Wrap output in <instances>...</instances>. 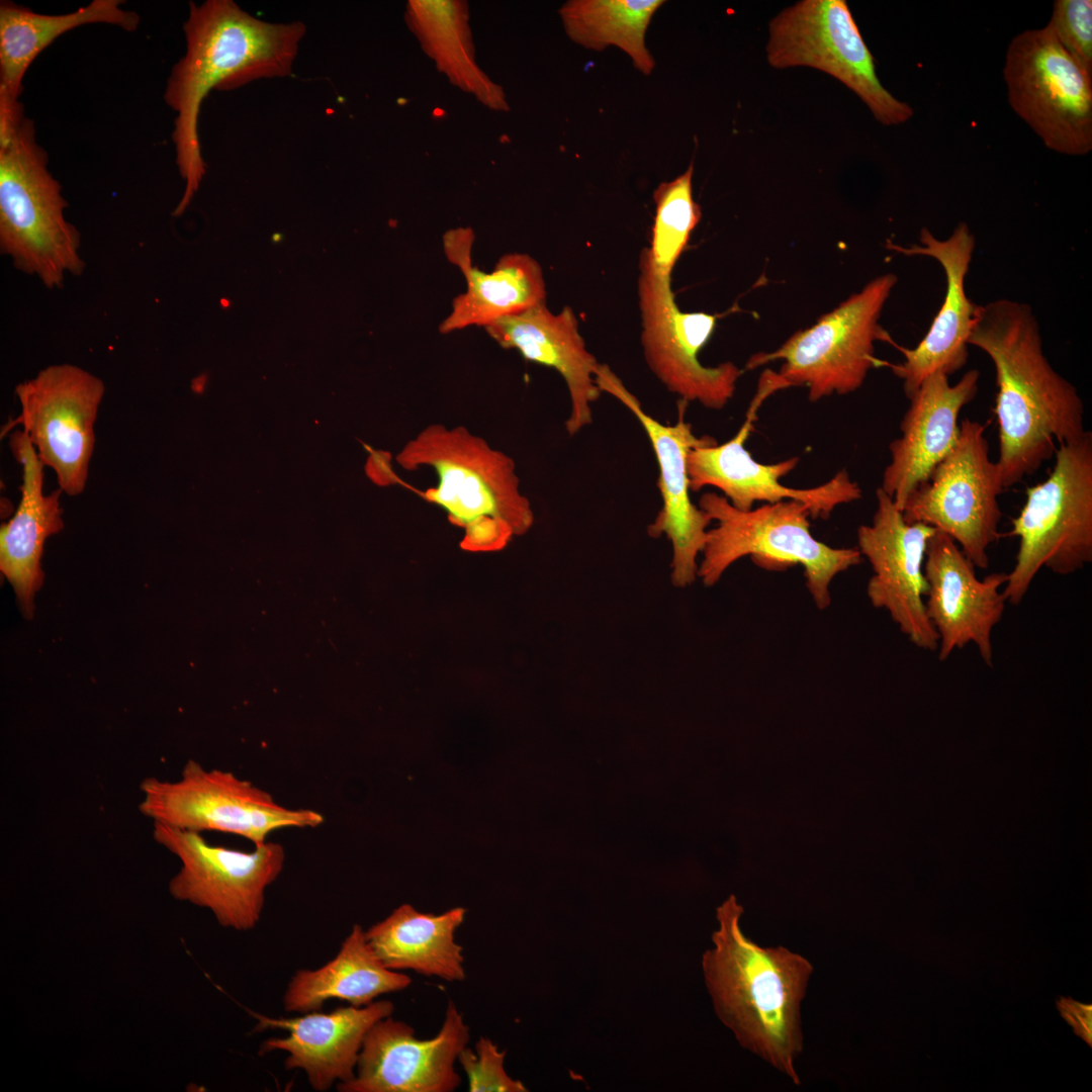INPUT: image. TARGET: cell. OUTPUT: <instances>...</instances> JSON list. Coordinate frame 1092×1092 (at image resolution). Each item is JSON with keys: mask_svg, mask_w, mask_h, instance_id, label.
<instances>
[{"mask_svg": "<svg viewBox=\"0 0 1092 1092\" xmlns=\"http://www.w3.org/2000/svg\"><path fill=\"white\" fill-rule=\"evenodd\" d=\"M969 345L985 352L995 367L996 464L1007 488L1035 472L1058 445L1086 432L1084 404L1045 357L1027 303L1001 298L978 305Z\"/></svg>", "mask_w": 1092, "mask_h": 1092, "instance_id": "6da1fadb", "label": "cell"}, {"mask_svg": "<svg viewBox=\"0 0 1092 1092\" xmlns=\"http://www.w3.org/2000/svg\"><path fill=\"white\" fill-rule=\"evenodd\" d=\"M186 53L174 65L164 99L176 112L172 140L185 190L173 215H181L205 174L198 135L203 99L212 89L232 90L262 78L290 75L305 33L300 21L270 23L233 0L189 3L183 24Z\"/></svg>", "mask_w": 1092, "mask_h": 1092, "instance_id": "7a4b0ae2", "label": "cell"}, {"mask_svg": "<svg viewBox=\"0 0 1092 1092\" xmlns=\"http://www.w3.org/2000/svg\"><path fill=\"white\" fill-rule=\"evenodd\" d=\"M743 907L730 895L716 911L713 948L704 952L706 986L720 1020L742 1048L800 1085L801 1002L812 964L785 946L763 947L741 930Z\"/></svg>", "mask_w": 1092, "mask_h": 1092, "instance_id": "3957f363", "label": "cell"}, {"mask_svg": "<svg viewBox=\"0 0 1092 1092\" xmlns=\"http://www.w3.org/2000/svg\"><path fill=\"white\" fill-rule=\"evenodd\" d=\"M396 461L405 470L435 472L436 486L411 489L443 509L450 523L463 530L460 547L465 551L503 550L534 523L514 459L463 426L425 427L403 446Z\"/></svg>", "mask_w": 1092, "mask_h": 1092, "instance_id": "277c9868", "label": "cell"}, {"mask_svg": "<svg viewBox=\"0 0 1092 1092\" xmlns=\"http://www.w3.org/2000/svg\"><path fill=\"white\" fill-rule=\"evenodd\" d=\"M33 121L22 112L0 127V250L16 269L49 288L80 275L78 230L66 220L62 186L48 169Z\"/></svg>", "mask_w": 1092, "mask_h": 1092, "instance_id": "5b68a950", "label": "cell"}, {"mask_svg": "<svg viewBox=\"0 0 1092 1092\" xmlns=\"http://www.w3.org/2000/svg\"><path fill=\"white\" fill-rule=\"evenodd\" d=\"M699 508L716 521L708 530L698 565L697 576L706 586L716 584L728 567L747 555L768 569L801 565L813 602L824 610L831 603L834 577L862 562L857 548H833L817 540L810 531L809 510L800 502L788 499L742 511L724 495L706 492Z\"/></svg>", "mask_w": 1092, "mask_h": 1092, "instance_id": "8992f818", "label": "cell"}, {"mask_svg": "<svg viewBox=\"0 0 1092 1092\" xmlns=\"http://www.w3.org/2000/svg\"><path fill=\"white\" fill-rule=\"evenodd\" d=\"M1048 478L1026 489V500L1008 535L1019 538L1003 586L1018 605L1045 567L1069 575L1092 561V434L1058 445Z\"/></svg>", "mask_w": 1092, "mask_h": 1092, "instance_id": "52a82bcc", "label": "cell"}, {"mask_svg": "<svg viewBox=\"0 0 1092 1092\" xmlns=\"http://www.w3.org/2000/svg\"><path fill=\"white\" fill-rule=\"evenodd\" d=\"M896 282L892 273L873 279L776 351L753 355L746 368L783 360L780 372L775 373L781 389L806 386L811 401L856 390L879 364L875 343L893 342L879 318Z\"/></svg>", "mask_w": 1092, "mask_h": 1092, "instance_id": "ba28073f", "label": "cell"}, {"mask_svg": "<svg viewBox=\"0 0 1092 1092\" xmlns=\"http://www.w3.org/2000/svg\"><path fill=\"white\" fill-rule=\"evenodd\" d=\"M140 812L175 828L202 832L219 831L242 836L255 846L268 835L287 827H317L321 813L310 809H290L275 801L265 790L234 772L205 768L188 760L175 781L149 777L140 786Z\"/></svg>", "mask_w": 1092, "mask_h": 1092, "instance_id": "9c48e42d", "label": "cell"}, {"mask_svg": "<svg viewBox=\"0 0 1092 1092\" xmlns=\"http://www.w3.org/2000/svg\"><path fill=\"white\" fill-rule=\"evenodd\" d=\"M765 51L776 69L809 67L837 79L883 125L902 124L914 114L880 82L844 0H802L785 8L769 21Z\"/></svg>", "mask_w": 1092, "mask_h": 1092, "instance_id": "30bf717a", "label": "cell"}, {"mask_svg": "<svg viewBox=\"0 0 1092 1092\" xmlns=\"http://www.w3.org/2000/svg\"><path fill=\"white\" fill-rule=\"evenodd\" d=\"M1008 103L1043 145L1059 154L1092 151V76L1048 25L1009 42L1003 67Z\"/></svg>", "mask_w": 1092, "mask_h": 1092, "instance_id": "8fae6325", "label": "cell"}, {"mask_svg": "<svg viewBox=\"0 0 1092 1092\" xmlns=\"http://www.w3.org/2000/svg\"><path fill=\"white\" fill-rule=\"evenodd\" d=\"M987 424L960 423L952 450L907 497V523H923L954 540L975 567L989 565L988 548L1000 537L998 497L1004 489L998 466L989 457Z\"/></svg>", "mask_w": 1092, "mask_h": 1092, "instance_id": "7c38bea8", "label": "cell"}, {"mask_svg": "<svg viewBox=\"0 0 1092 1092\" xmlns=\"http://www.w3.org/2000/svg\"><path fill=\"white\" fill-rule=\"evenodd\" d=\"M153 826L155 841L181 864L168 886L174 899L208 909L222 927L247 931L257 925L266 890L284 867L280 843L267 840L246 852L211 845L199 832Z\"/></svg>", "mask_w": 1092, "mask_h": 1092, "instance_id": "4fadbf2b", "label": "cell"}, {"mask_svg": "<svg viewBox=\"0 0 1092 1092\" xmlns=\"http://www.w3.org/2000/svg\"><path fill=\"white\" fill-rule=\"evenodd\" d=\"M639 270L641 343L647 365L682 401L722 408L733 396L742 371L732 362L707 367L698 358L715 330L717 316L681 311L671 276L655 269L646 249L641 252Z\"/></svg>", "mask_w": 1092, "mask_h": 1092, "instance_id": "5bb4252c", "label": "cell"}, {"mask_svg": "<svg viewBox=\"0 0 1092 1092\" xmlns=\"http://www.w3.org/2000/svg\"><path fill=\"white\" fill-rule=\"evenodd\" d=\"M104 391L99 377L68 363L48 366L15 387L20 413L11 427H22L40 462L55 471L59 488L68 495H79L86 487Z\"/></svg>", "mask_w": 1092, "mask_h": 1092, "instance_id": "9a60e30c", "label": "cell"}, {"mask_svg": "<svg viewBox=\"0 0 1092 1092\" xmlns=\"http://www.w3.org/2000/svg\"><path fill=\"white\" fill-rule=\"evenodd\" d=\"M596 383L622 402L638 420L653 448L658 468L662 507L647 532L657 538L664 534L672 545L671 581L677 587L692 584L698 572L697 558L707 540L712 520L690 496L688 455L696 447L715 444L710 436L698 437L685 421L687 402L678 404L674 425H664L646 414L639 400L606 364L599 365Z\"/></svg>", "mask_w": 1092, "mask_h": 1092, "instance_id": "2e32d148", "label": "cell"}, {"mask_svg": "<svg viewBox=\"0 0 1092 1092\" xmlns=\"http://www.w3.org/2000/svg\"><path fill=\"white\" fill-rule=\"evenodd\" d=\"M877 509L870 525L857 529V549L872 565L867 595L877 609L886 610L900 631L918 648L938 649V635L925 608L928 584L923 563L935 528L907 523L894 500L879 487Z\"/></svg>", "mask_w": 1092, "mask_h": 1092, "instance_id": "e0dca14e", "label": "cell"}, {"mask_svg": "<svg viewBox=\"0 0 1092 1092\" xmlns=\"http://www.w3.org/2000/svg\"><path fill=\"white\" fill-rule=\"evenodd\" d=\"M469 1041V1027L452 1000L442 1026L432 1038L420 1039L407 1023L390 1016L368 1030L355 1076L337 1084L341 1092H452L461 1078L455 1069Z\"/></svg>", "mask_w": 1092, "mask_h": 1092, "instance_id": "ac0fdd59", "label": "cell"}, {"mask_svg": "<svg viewBox=\"0 0 1092 1092\" xmlns=\"http://www.w3.org/2000/svg\"><path fill=\"white\" fill-rule=\"evenodd\" d=\"M765 399L756 393L746 420L737 434L723 444H709L692 449L688 455L690 488L699 491L715 486L738 510H751L755 502L774 504L787 499L800 502L813 519H827L833 510L861 497L857 482L846 470L838 471L829 481L812 488H794L780 479L798 464L793 457L775 464H762L750 455L744 444L756 419V412Z\"/></svg>", "mask_w": 1092, "mask_h": 1092, "instance_id": "d6986e66", "label": "cell"}, {"mask_svg": "<svg viewBox=\"0 0 1092 1092\" xmlns=\"http://www.w3.org/2000/svg\"><path fill=\"white\" fill-rule=\"evenodd\" d=\"M928 589L926 614L938 635V659L974 643L984 663L993 665L992 632L1001 621L1007 573L979 579L975 565L945 533L935 529L923 563Z\"/></svg>", "mask_w": 1092, "mask_h": 1092, "instance_id": "ffe728a7", "label": "cell"}, {"mask_svg": "<svg viewBox=\"0 0 1092 1092\" xmlns=\"http://www.w3.org/2000/svg\"><path fill=\"white\" fill-rule=\"evenodd\" d=\"M920 245L902 247L893 243L888 249L906 256H927L936 260L944 271L946 290L943 302L919 344L908 349L897 348L904 361L890 364L892 372L903 381L909 398L931 374L942 372L949 376L962 369L969 357V338L975 323L978 304L969 299L965 281L976 240L969 225L960 222L945 240L937 239L927 228L920 231Z\"/></svg>", "mask_w": 1092, "mask_h": 1092, "instance_id": "44dd1931", "label": "cell"}, {"mask_svg": "<svg viewBox=\"0 0 1092 1092\" xmlns=\"http://www.w3.org/2000/svg\"><path fill=\"white\" fill-rule=\"evenodd\" d=\"M980 372L971 369L954 384L942 372L929 375L909 397L901 436L890 443V463L880 486L902 511L909 494L952 450L959 415L977 395Z\"/></svg>", "mask_w": 1092, "mask_h": 1092, "instance_id": "7402d4cb", "label": "cell"}, {"mask_svg": "<svg viewBox=\"0 0 1092 1092\" xmlns=\"http://www.w3.org/2000/svg\"><path fill=\"white\" fill-rule=\"evenodd\" d=\"M392 1002L378 1000L355 1007H339L331 1012L320 1010L291 1018H272L250 1012L257 1020L255 1031L284 1029L285 1037H270L262 1042L259 1054L274 1051L287 1053V1070L300 1069L316 1091H327L338 1081L355 1076L363 1040L378 1020L390 1016Z\"/></svg>", "mask_w": 1092, "mask_h": 1092, "instance_id": "603a6c76", "label": "cell"}, {"mask_svg": "<svg viewBox=\"0 0 1092 1092\" xmlns=\"http://www.w3.org/2000/svg\"><path fill=\"white\" fill-rule=\"evenodd\" d=\"M484 330L499 347L516 350L525 360L553 368L561 375L571 404L565 422L569 436L592 423V404L602 392L595 378L600 363L587 351L571 307L564 306L555 313L544 302L503 317Z\"/></svg>", "mask_w": 1092, "mask_h": 1092, "instance_id": "cb8c5ba5", "label": "cell"}, {"mask_svg": "<svg viewBox=\"0 0 1092 1092\" xmlns=\"http://www.w3.org/2000/svg\"><path fill=\"white\" fill-rule=\"evenodd\" d=\"M474 236L469 230L447 233L443 250L448 261L463 274L466 290L457 295L439 332L450 334L469 327L486 328L506 316L544 303L546 286L540 264L524 253L502 256L491 272L472 262Z\"/></svg>", "mask_w": 1092, "mask_h": 1092, "instance_id": "d4e9b609", "label": "cell"}, {"mask_svg": "<svg viewBox=\"0 0 1092 1092\" xmlns=\"http://www.w3.org/2000/svg\"><path fill=\"white\" fill-rule=\"evenodd\" d=\"M21 465V497L13 517L0 529V570L12 585L22 614L33 615V599L43 582L40 559L46 540L64 528L61 488L43 493V464L22 431L10 437Z\"/></svg>", "mask_w": 1092, "mask_h": 1092, "instance_id": "484cf974", "label": "cell"}, {"mask_svg": "<svg viewBox=\"0 0 1092 1092\" xmlns=\"http://www.w3.org/2000/svg\"><path fill=\"white\" fill-rule=\"evenodd\" d=\"M121 0H93L77 10L49 15L11 1L0 4V125L23 110L22 79L33 60L56 38L78 26L105 23L134 31L141 18Z\"/></svg>", "mask_w": 1092, "mask_h": 1092, "instance_id": "4316f807", "label": "cell"}, {"mask_svg": "<svg viewBox=\"0 0 1092 1092\" xmlns=\"http://www.w3.org/2000/svg\"><path fill=\"white\" fill-rule=\"evenodd\" d=\"M465 914L462 907L435 915L402 904L368 928L365 936L389 970H412L426 977L461 982L465 979L464 956L455 932Z\"/></svg>", "mask_w": 1092, "mask_h": 1092, "instance_id": "83f0119b", "label": "cell"}, {"mask_svg": "<svg viewBox=\"0 0 1092 1092\" xmlns=\"http://www.w3.org/2000/svg\"><path fill=\"white\" fill-rule=\"evenodd\" d=\"M412 979L387 969L367 942L363 928L355 924L338 953L314 970H299L283 996L287 1012L320 1010L326 1001L339 999L362 1007L377 997L406 989Z\"/></svg>", "mask_w": 1092, "mask_h": 1092, "instance_id": "f1b7e54d", "label": "cell"}, {"mask_svg": "<svg viewBox=\"0 0 1092 1092\" xmlns=\"http://www.w3.org/2000/svg\"><path fill=\"white\" fill-rule=\"evenodd\" d=\"M662 0H579L563 10L567 30L579 44L597 52L619 48L634 67L650 75L655 61L646 47L645 34Z\"/></svg>", "mask_w": 1092, "mask_h": 1092, "instance_id": "f546056e", "label": "cell"}, {"mask_svg": "<svg viewBox=\"0 0 1092 1092\" xmlns=\"http://www.w3.org/2000/svg\"><path fill=\"white\" fill-rule=\"evenodd\" d=\"M693 171L691 163L681 175L660 183L653 191L655 216L650 248L646 250L652 265L663 275L671 276L701 219V207L693 198Z\"/></svg>", "mask_w": 1092, "mask_h": 1092, "instance_id": "4dcf8cb0", "label": "cell"}, {"mask_svg": "<svg viewBox=\"0 0 1092 1092\" xmlns=\"http://www.w3.org/2000/svg\"><path fill=\"white\" fill-rule=\"evenodd\" d=\"M1046 25L1061 47L1092 76V1H1055Z\"/></svg>", "mask_w": 1092, "mask_h": 1092, "instance_id": "1f68e13d", "label": "cell"}, {"mask_svg": "<svg viewBox=\"0 0 1092 1092\" xmlns=\"http://www.w3.org/2000/svg\"><path fill=\"white\" fill-rule=\"evenodd\" d=\"M506 1051L488 1037L481 1036L475 1043V1051L465 1046L458 1055L468 1080L469 1092H527L528 1089L519 1081L510 1077L504 1067Z\"/></svg>", "mask_w": 1092, "mask_h": 1092, "instance_id": "d6a6232c", "label": "cell"}, {"mask_svg": "<svg viewBox=\"0 0 1092 1092\" xmlns=\"http://www.w3.org/2000/svg\"><path fill=\"white\" fill-rule=\"evenodd\" d=\"M1062 1017L1072 1026L1074 1032L1092 1044V1006L1071 998H1060L1057 1002Z\"/></svg>", "mask_w": 1092, "mask_h": 1092, "instance_id": "836d02e7", "label": "cell"}]
</instances>
